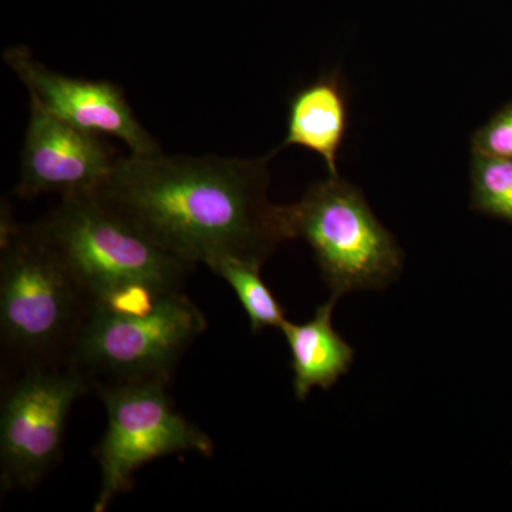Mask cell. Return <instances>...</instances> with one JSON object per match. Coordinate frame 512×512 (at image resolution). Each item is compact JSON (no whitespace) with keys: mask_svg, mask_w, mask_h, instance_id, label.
<instances>
[{"mask_svg":"<svg viewBox=\"0 0 512 512\" xmlns=\"http://www.w3.org/2000/svg\"><path fill=\"white\" fill-rule=\"evenodd\" d=\"M168 383L101 384L94 389L107 412L106 433L94 448L100 490L94 512L130 493L141 467L171 454L210 458L215 446L207 433L175 409Z\"/></svg>","mask_w":512,"mask_h":512,"instance_id":"obj_6","label":"cell"},{"mask_svg":"<svg viewBox=\"0 0 512 512\" xmlns=\"http://www.w3.org/2000/svg\"><path fill=\"white\" fill-rule=\"evenodd\" d=\"M3 60L25 84L30 101L50 116L86 133L119 138L131 154L161 153L156 138L138 121L116 83L53 72L37 62L25 46L10 47L3 53Z\"/></svg>","mask_w":512,"mask_h":512,"instance_id":"obj_8","label":"cell"},{"mask_svg":"<svg viewBox=\"0 0 512 512\" xmlns=\"http://www.w3.org/2000/svg\"><path fill=\"white\" fill-rule=\"evenodd\" d=\"M119 157L104 137L70 126L30 101L16 194L23 200L49 192L90 194L109 177Z\"/></svg>","mask_w":512,"mask_h":512,"instance_id":"obj_9","label":"cell"},{"mask_svg":"<svg viewBox=\"0 0 512 512\" xmlns=\"http://www.w3.org/2000/svg\"><path fill=\"white\" fill-rule=\"evenodd\" d=\"M286 239L308 242L333 298L382 291L403 268V252L380 224L365 195L343 178L312 184L295 204L279 205Z\"/></svg>","mask_w":512,"mask_h":512,"instance_id":"obj_4","label":"cell"},{"mask_svg":"<svg viewBox=\"0 0 512 512\" xmlns=\"http://www.w3.org/2000/svg\"><path fill=\"white\" fill-rule=\"evenodd\" d=\"M473 154L512 158V101L497 111L471 138Z\"/></svg>","mask_w":512,"mask_h":512,"instance_id":"obj_14","label":"cell"},{"mask_svg":"<svg viewBox=\"0 0 512 512\" xmlns=\"http://www.w3.org/2000/svg\"><path fill=\"white\" fill-rule=\"evenodd\" d=\"M349 128L348 87L339 72L319 76L289 100L286 136L278 151L298 146L318 154L338 177L339 151Z\"/></svg>","mask_w":512,"mask_h":512,"instance_id":"obj_10","label":"cell"},{"mask_svg":"<svg viewBox=\"0 0 512 512\" xmlns=\"http://www.w3.org/2000/svg\"><path fill=\"white\" fill-rule=\"evenodd\" d=\"M93 305L128 289L183 291L194 265L161 251L90 194L66 195L32 224Z\"/></svg>","mask_w":512,"mask_h":512,"instance_id":"obj_3","label":"cell"},{"mask_svg":"<svg viewBox=\"0 0 512 512\" xmlns=\"http://www.w3.org/2000/svg\"><path fill=\"white\" fill-rule=\"evenodd\" d=\"M92 392V382L70 363L29 367L8 383L0 412L3 491L33 490L59 466L74 403Z\"/></svg>","mask_w":512,"mask_h":512,"instance_id":"obj_7","label":"cell"},{"mask_svg":"<svg viewBox=\"0 0 512 512\" xmlns=\"http://www.w3.org/2000/svg\"><path fill=\"white\" fill-rule=\"evenodd\" d=\"M92 301L32 224L2 217L0 339L18 372L64 365Z\"/></svg>","mask_w":512,"mask_h":512,"instance_id":"obj_2","label":"cell"},{"mask_svg":"<svg viewBox=\"0 0 512 512\" xmlns=\"http://www.w3.org/2000/svg\"><path fill=\"white\" fill-rule=\"evenodd\" d=\"M261 266L238 258H221L208 265L237 293L254 335L266 328L281 329L286 320L285 309L262 279Z\"/></svg>","mask_w":512,"mask_h":512,"instance_id":"obj_12","label":"cell"},{"mask_svg":"<svg viewBox=\"0 0 512 512\" xmlns=\"http://www.w3.org/2000/svg\"><path fill=\"white\" fill-rule=\"evenodd\" d=\"M471 207L512 224V158L473 154Z\"/></svg>","mask_w":512,"mask_h":512,"instance_id":"obj_13","label":"cell"},{"mask_svg":"<svg viewBox=\"0 0 512 512\" xmlns=\"http://www.w3.org/2000/svg\"><path fill=\"white\" fill-rule=\"evenodd\" d=\"M204 313L175 292L151 311L114 313L92 308L67 363L93 384H170L181 357L207 329Z\"/></svg>","mask_w":512,"mask_h":512,"instance_id":"obj_5","label":"cell"},{"mask_svg":"<svg viewBox=\"0 0 512 512\" xmlns=\"http://www.w3.org/2000/svg\"><path fill=\"white\" fill-rule=\"evenodd\" d=\"M338 299L330 296L318 306L315 315L305 323L285 320L281 326L293 370V390L298 400H306L313 387L332 389L340 377L349 373L355 349L336 332L332 325L333 309Z\"/></svg>","mask_w":512,"mask_h":512,"instance_id":"obj_11","label":"cell"},{"mask_svg":"<svg viewBox=\"0 0 512 512\" xmlns=\"http://www.w3.org/2000/svg\"><path fill=\"white\" fill-rule=\"evenodd\" d=\"M218 156H120L92 192L114 217L190 265L238 258L264 265L285 241L268 200L269 161Z\"/></svg>","mask_w":512,"mask_h":512,"instance_id":"obj_1","label":"cell"}]
</instances>
